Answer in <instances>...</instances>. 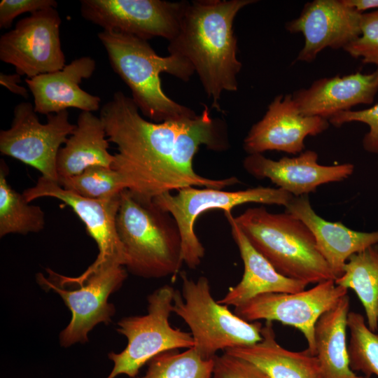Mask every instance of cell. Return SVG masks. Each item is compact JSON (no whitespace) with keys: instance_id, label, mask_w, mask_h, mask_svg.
<instances>
[{"instance_id":"cell-1","label":"cell","mask_w":378,"mask_h":378,"mask_svg":"<svg viewBox=\"0 0 378 378\" xmlns=\"http://www.w3.org/2000/svg\"><path fill=\"white\" fill-rule=\"evenodd\" d=\"M194 118L155 122L146 120L132 99L113 93L100 118L107 139L117 146L111 166L127 189L145 200L188 187L223 189L238 183L234 177L212 179L197 174L194 157L201 146L225 150L229 139L225 122L210 109Z\"/></svg>"},{"instance_id":"cell-2","label":"cell","mask_w":378,"mask_h":378,"mask_svg":"<svg viewBox=\"0 0 378 378\" xmlns=\"http://www.w3.org/2000/svg\"><path fill=\"white\" fill-rule=\"evenodd\" d=\"M255 0H197L188 2L169 54L186 58L192 66L211 107L221 111L224 92L238 89L237 38L233 24L237 13Z\"/></svg>"},{"instance_id":"cell-3","label":"cell","mask_w":378,"mask_h":378,"mask_svg":"<svg viewBox=\"0 0 378 378\" xmlns=\"http://www.w3.org/2000/svg\"><path fill=\"white\" fill-rule=\"evenodd\" d=\"M97 36L113 70L130 88L131 98L142 115L155 122L197 115L168 97L161 83L162 73L190 80L195 72L186 58L176 54L160 56L148 41L132 35L103 30Z\"/></svg>"},{"instance_id":"cell-4","label":"cell","mask_w":378,"mask_h":378,"mask_svg":"<svg viewBox=\"0 0 378 378\" xmlns=\"http://www.w3.org/2000/svg\"><path fill=\"white\" fill-rule=\"evenodd\" d=\"M119 239L127 255L125 267L146 279L174 277L181 267V237L174 217L153 200L120 194L116 216Z\"/></svg>"},{"instance_id":"cell-5","label":"cell","mask_w":378,"mask_h":378,"mask_svg":"<svg viewBox=\"0 0 378 378\" xmlns=\"http://www.w3.org/2000/svg\"><path fill=\"white\" fill-rule=\"evenodd\" d=\"M234 220L251 245L281 274L309 284L335 280L309 227L286 211L248 208Z\"/></svg>"},{"instance_id":"cell-6","label":"cell","mask_w":378,"mask_h":378,"mask_svg":"<svg viewBox=\"0 0 378 378\" xmlns=\"http://www.w3.org/2000/svg\"><path fill=\"white\" fill-rule=\"evenodd\" d=\"M181 292L175 290L172 312L188 325L193 346L204 359H212L218 351L251 345L262 340V324L250 323L232 313L227 305L216 301L209 280L190 279L180 273Z\"/></svg>"},{"instance_id":"cell-7","label":"cell","mask_w":378,"mask_h":378,"mask_svg":"<svg viewBox=\"0 0 378 378\" xmlns=\"http://www.w3.org/2000/svg\"><path fill=\"white\" fill-rule=\"evenodd\" d=\"M175 289L167 284L147 297V313L122 318L117 331L127 339L120 353L110 352L113 367L106 378L126 374L136 377L140 369L158 354L169 350L190 349L195 346L190 332L172 327L169 318L172 312Z\"/></svg>"},{"instance_id":"cell-8","label":"cell","mask_w":378,"mask_h":378,"mask_svg":"<svg viewBox=\"0 0 378 378\" xmlns=\"http://www.w3.org/2000/svg\"><path fill=\"white\" fill-rule=\"evenodd\" d=\"M162 194L153 202L175 219L181 237L182 258L190 269H195L204 256L205 250L195 232L197 217L210 210L231 212L232 209L246 203L279 205L286 207L294 196L278 188L258 186L238 191L188 187Z\"/></svg>"},{"instance_id":"cell-9","label":"cell","mask_w":378,"mask_h":378,"mask_svg":"<svg viewBox=\"0 0 378 378\" xmlns=\"http://www.w3.org/2000/svg\"><path fill=\"white\" fill-rule=\"evenodd\" d=\"M127 276L123 266L114 263L102 265L83 279L64 286L52 283L41 274L36 275L38 283L59 294L71 311V319L59 334L62 346L88 342L95 326L111 321L115 308L108 297L121 287Z\"/></svg>"},{"instance_id":"cell-10","label":"cell","mask_w":378,"mask_h":378,"mask_svg":"<svg viewBox=\"0 0 378 378\" xmlns=\"http://www.w3.org/2000/svg\"><path fill=\"white\" fill-rule=\"evenodd\" d=\"M76 125L67 110L47 115L41 123L34 106L28 102L17 104L10 128L0 132V151L38 170L43 177L58 181L57 159Z\"/></svg>"},{"instance_id":"cell-11","label":"cell","mask_w":378,"mask_h":378,"mask_svg":"<svg viewBox=\"0 0 378 378\" xmlns=\"http://www.w3.org/2000/svg\"><path fill=\"white\" fill-rule=\"evenodd\" d=\"M62 20L55 8H48L19 20L0 38V59L15 73L31 78L61 70L65 64L62 49Z\"/></svg>"},{"instance_id":"cell-12","label":"cell","mask_w":378,"mask_h":378,"mask_svg":"<svg viewBox=\"0 0 378 378\" xmlns=\"http://www.w3.org/2000/svg\"><path fill=\"white\" fill-rule=\"evenodd\" d=\"M188 1L163 0H81L82 17L104 31L148 41L176 35Z\"/></svg>"},{"instance_id":"cell-13","label":"cell","mask_w":378,"mask_h":378,"mask_svg":"<svg viewBox=\"0 0 378 378\" xmlns=\"http://www.w3.org/2000/svg\"><path fill=\"white\" fill-rule=\"evenodd\" d=\"M347 293L348 289L337 285L335 280H328L297 293L257 295L234 307V313L248 322L276 321L297 328L307 341V349L315 356L316 323Z\"/></svg>"},{"instance_id":"cell-14","label":"cell","mask_w":378,"mask_h":378,"mask_svg":"<svg viewBox=\"0 0 378 378\" xmlns=\"http://www.w3.org/2000/svg\"><path fill=\"white\" fill-rule=\"evenodd\" d=\"M22 195L28 202L43 197L61 200L72 209L85 224L88 234L95 241L99 253L94 262L78 276H66L67 281H80L104 264L125 266L127 255L116 228L120 195L106 199L85 198L63 188L58 182L43 176L34 186L24 190Z\"/></svg>"},{"instance_id":"cell-15","label":"cell","mask_w":378,"mask_h":378,"mask_svg":"<svg viewBox=\"0 0 378 378\" xmlns=\"http://www.w3.org/2000/svg\"><path fill=\"white\" fill-rule=\"evenodd\" d=\"M363 13L344 0H314L304 4L300 15L285 27L290 33H301L304 45L295 62H313L326 48H344L361 34Z\"/></svg>"},{"instance_id":"cell-16","label":"cell","mask_w":378,"mask_h":378,"mask_svg":"<svg viewBox=\"0 0 378 378\" xmlns=\"http://www.w3.org/2000/svg\"><path fill=\"white\" fill-rule=\"evenodd\" d=\"M329 125L325 118L302 115L292 94H280L269 104L262 119L251 127L243 148L248 155L267 150L299 155L305 148L306 137L323 132Z\"/></svg>"},{"instance_id":"cell-17","label":"cell","mask_w":378,"mask_h":378,"mask_svg":"<svg viewBox=\"0 0 378 378\" xmlns=\"http://www.w3.org/2000/svg\"><path fill=\"white\" fill-rule=\"evenodd\" d=\"M318 153L312 150L277 160L255 153L244 159L243 167L253 177L269 178L294 197L308 195L323 184L342 181L354 173V165L351 163L323 165L318 163Z\"/></svg>"},{"instance_id":"cell-18","label":"cell","mask_w":378,"mask_h":378,"mask_svg":"<svg viewBox=\"0 0 378 378\" xmlns=\"http://www.w3.org/2000/svg\"><path fill=\"white\" fill-rule=\"evenodd\" d=\"M378 92V68L370 74L322 78L308 88L293 92L298 111L306 116L329 120L337 113L359 104H371Z\"/></svg>"},{"instance_id":"cell-19","label":"cell","mask_w":378,"mask_h":378,"mask_svg":"<svg viewBox=\"0 0 378 378\" xmlns=\"http://www.w3.org/2000/svg\"><path fill=\"white\" fill-rule=\"evenodd\" d=\"M96 69L94 59L89 56L75 59L61 70L26 78L34 97L37 113L49 115L76 108L93 112L99 109L101 99L83 90V79L90 78Z\"/></svg>"},{"instance_id":"cell-20","label":"cell","mask_w":378,"mask_h":378,"mask_svg":"<svg viewBox=\"0 0 378 378\" xmlns=\"http://www.w3.org/2000/svg\"><path fill=\"white\" fill-rule=\"evenodd\" d=\"M286 210L311 230L335 279L343 274L344 267L351 255L378 244V230L359 232L340 222L326 220L312 209L308 195L294 197Z\"/></svg>"},{"instance_id":"cell-21","label":"cell","mask_w":378,"mask_h":378,"mask_svg":"<svg viewBox=\"0 0 378 378\" xmlns=\"http://www.w3.org/2000/svg\"><path fill=\"white\" fill-rule=\"evenodd\" d=\"M225 216L230 225L231 234L244 264L241 281L230 288L225 296L218 302L234 307L251 298L264 293H293L304 290V282L288 278L278 272L272 264L249 242L238 227L231 212Z\"/></svg>"},{"instance_id":"cell-22","label":"cell","mask_w":378,"mask_h":378,"mask_svg":"<svg viewBox=\"0 0 378 378\" xmlns=\"http://www.w3.org/2000/svg\"><path fill=\"white\" fill-rule=\"evenodd\" d=\"M259 342L230 348L224 352L254 364L271 378H323L316 356L307 349L290 351L276 342L272 321H265Z\"/></svg>"},{"instance_id":"cell-23","label":"cell","mask_w":378,"mask_h":378,"mask_svg":"<svg viewBox=\"0 0 378 378\" xmlns=\"http://www.w3.org/2000/svg\"><path fill=\"white\" fill-rule=\"evenodd\" d=\"M106 137L101 118L92 112L82 111L75 130L58 153V179L78 175L93 165L111 167L113 155L108 151Z\"/></svg>"},{"instance_id":"cell-24","label":"cell","mask_w":378,"mask_h":378,"mask_svg":"<svg viewBox=\"0 0 378 378\" xmlns=\"http://www.w3.org/2000/svg\"><path fill=\"white\" fill-rule=\"evenodd\" d=\"M350 300L346 294L318 319L314 328L315 356L323 378H365L350 368L346 342Z\"/></svg>"},{"instance_id":"cell-25","label":"cell","mask_w":378,"mask_h":378,"mask_svg":"<svg viewBox=\"0 0 378 378\" xmlns=\"http://www.w3.org/2000/svg\"><path fill=\"white\" fill-rule=\"evenodd\" d=\"M337 285L352 289L365 310L367 325L378 330V245L353 254L347 260Z\"/></svg>"},{"instance_id":"cell-26","label":"cell","mask_w":378,"mask_h":378,"mask_svg":"<svg viewBox=\"0 0 378 378\" xmlns=\"http://www.w3.org/2000/svg\"><path fill=\"white\" fill-rule=\"evenodd\" d=\"M0 166V237L9 234L38 232L45 225L44 213L30 205L22 194L13 190L6 180V167Z\"/></svg>"},{"instance_id":"cell-27","label":"cell","mask_w":378,"mask_h":378,"mask_svg":"<svg viewBox=\"0 0 378 378\" xmlns=\"http://www.w3.org/2000/svg\"><path fill=\"white\" fill-rule=\"evenodd\" d=\"M142 377L134 378H212L214 360L203 358L194 348L164 351L148 363Z\"/></svg>"},{"instance_id":"cell-28","label":"cell","mask_w":378,"mask_h":378,"mask_svg":"<svg viewBox=\"0 0 378 378\" xmlns=\"http://www.w3.org/2000/svg\"><path fill=\"white\" fill-rule=\"evenodd\" d=\"M349 330L348 354L349 365L354 372L363 377H378V334L371 330L363 316L349 312L347 317Z\"/></svg>"},{"instance_id":"cell-29","label":"cell","mask_w":378,"mask_h":378,"mask_svg":"<svg viewBox=\"0 0 378 378\" xmlns=\"http://www.w3.org/2000/svg\"><path fill=\"white\" fill-rule=\"evenodd\" d=\"M57 182L63 188L89 199L111 198L127 189L115 170L102 165L90 166L78 175L59 178Z\"/></svg>"},{"instance_id":"cell-30","label":"cell","mask_w":378,"mask_h":378,"mask_svg":"<svg viewBox=\"0 0 378 378\" xmlns=\"http://www.w3.org/2000/svg\"><path fill=\"white\" fill-rule=\"evenodd\" d=\"M344 50L363 63L378 68V10L363 13L360 36Z\"/></svg>"},{"instance_id":"cell-31","label":"cell","mask_w":378,"mask_h":378,"mask_svg":"<svg viewBox=\"0 0 378 378\" xmlns=\"http://www.w3.org/2000/svg\"><path fill=\"white\" fill-rule=\"evenodd\" d=\"M328 122L337 127L351 122L366 124L369 130L363 138V148L368 153L378 155V103L363 110L340 112L330 118Z\"/></svg>"},{"instance_id":"cell-32","label":"cell","mask_w":378,"mask_h":378,"mask_svg":"<svg viewBox=\"0 0 378 378\" xmlns=\"http://www.w3.org/2000/svg\"><path fill=\"white\" fill-rule=\"evenodd\" d=\"M214 360L212 378H271L254 364L225 352Z\"/></svg>"},{"instance_id":"cell-33","label":"cell","mask_w":378,"mask_h":378,"mask_svg":"<svg viewBox=\"0 0 378 378\" xmlns=\"http://www.w3.org/2000/svg\"><path fill=\"white\" fill-rule=\"evenodd\" d=\"M55 0H2L0 2V28L8 29L18 15L31 14L48 8H57Z\"/></svg>"},{"instance_id":"cell-34","label":"cell","mask_w":378,"mask_h":378,"mask_svg":"<svg viewBox=\"0 0 378 378\" xmlns=\"http://www.w3.org/2000/svg\"><path fill=\"white\" fill-rule=\"evenodd\" d=\"M20 82L21 76L17 73L13 74H0V84L2 86L15 94L27 98L28 91L23 86L18 85Z\"/></svg>"},{"instance_id":"cell-35","label":"cell","mask_w":378,"mask_h":378,"mask_svg":"<svg viewBox=\"0 0 378 378\" xmlns=\"http://www.w3.org/2000/svg\"><path fill=\"white\" fill-rule=\"evenodd\" d=\"M344 1L349 6L361 13L370 9L378 10V0H344Z\"/></svg>"},{"instance_id":"cell-36","label":"cell","mask_w":378,"mask_h":378,"mask_svg":"<svg viewBox=\"0 0 378 378\" xmlns=\"http://www.w3.org/2000/svg\"><path fill=\"white\" fill-rule=\"evenodd\" d=\"M365 378H372V377H364Z\"/></svg>"}]
</instances>
